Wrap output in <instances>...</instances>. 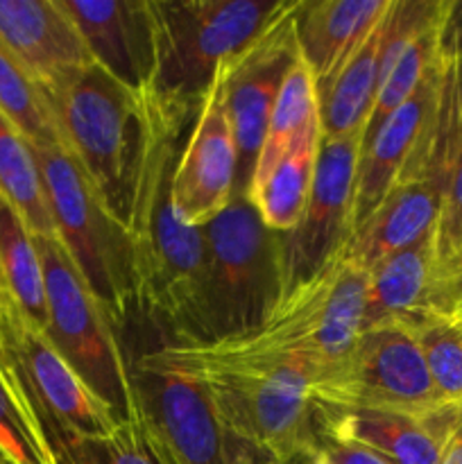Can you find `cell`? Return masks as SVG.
I'll use <instances>...</instances> for the list:
<instances>
[{
    "mask_svg": "<svg viewBox=\"0 0 462 464\" xmlns=\"http://www.w3.org/2000/svg\"><path fill=\"white\" fill-rule=\"evenodd\" d=\"M447 186L435 177L403 179L349 238L344 254L370 272L392 254L430 236L442 211Z\"/></svg>",
    "mask_w": 462,
    "mask_h": 464,
    "instance_id": "obj_19",
    "label": "cell"
},
{
    "mask_svg": "<svg viewBox=\"0 0 462 464\" xmlns=\"http://www.w3.org/2000/svg\"><path fill=\"white\" fill-rule=\"evenodd\" d=\"M0 464H7V462H5V460H3V458H0Z\"/></svg>",
    "mask_w": 462,
    "mask_h": 464,
    "instance_id": "obj_40",
    "label": "cell"
},
{
    "mask_svg": "<svg viewBox=\"0 0 462 464\" xmlns=\"http://www.w3.org/2000/svg\"><path fill=\"white\" fill-rule=\"evenodd\" d=\"M34 240L43 263L48 302L45 338L118 420L130 421L134 408L131 361L118 338V324L91 293L59 238L34 236Z\"/></svg>",
    "mask_w": 462,
    "mask_h": 464,
    "instance_id": "obj_9",
    "label": "cell"
},
{
    "mask_svg": "<svg viewBox=\"0 0 462 464\" xmlns=\"http://www.w3.org/2000/svg\"><path fill=\"white\" fill-rule=\"evenodd\" d=\"M438 62L442 66L462 62V0H442L438 16Z\"/></svg>",
    "mask_w": 462,
    "mask_h": 464,
    "instance_id": "obj_34",
    "label": "cell"
},
{
    "mask_svg": "<svg viewBox=\"0 0 462 464\" xmlns=\"http://www.w3.org/2000/svg\"><path fill=\"white\" fill-rule=\"evenodd\" d=\"M313 464H333V462H331V460H329V458H326V456H324V453H322V451H320V456H317V458H315V460H313Z\"/></svg>",
    "mask_w": 462,
    "mask_h": 464,
    "instance_id": "obj_39",
    "label": "cell"
},
{
    "mask_svg": "<svg viewBox=\"0 0 462 464\" xmlns=\"http://www.w3.org/2000/svg\"><path fill=\"white\" fill-rule=\"evenodd\" d=\"M392 7V0H302L297 44L317 86L340 71Z\"/></svg>",
    "mask_w": 462,
    "mask_h": 464,
    "instance_id": "obj_20",
    "label": "cell"
},
{
    "mask_svg": "<svg viewBox=\"0 0 462 464\" xmlns=\"http://www.w3.org/2000/svg\"><path fill=\"white\" fill-rule=\"evenodd\" d=\"M43 438L54 464H157L134 421H122L104 438H77L59 430H43Z\"/></svg>",
    "mask_w": 462,
    "mask_h": 464,
    "instance_id": "obj_31",
    "label": "cell"
},
{
    "mask_svg": "<svg viewBox=\"0 0 462 464\" xmlns=\"http://www.w3.org/2000/svg\"><path fill=\"white\" fill-rule=\"evenodd\" d=\"M311 397L324 406L401 412L421 420L448 411L415 334L401 322L361 331L347 353L317 376Z\"/></svg>",
    "mask_w": 462,
    "mask_h": 464,
    "instance_id": "obj_10",
    "label": "cell"
},
{
    "mask_svg": "<svg viewBox=\"0 0 462 464\" xmlns=\"http://www.w3.org/2000/svg\"><path fill=\"white\" fill-rule=\"evenodd\" d=\"M315 420L320 438L361 444L392 464H438L448 435L462 421V411L448 408L421 420L401 412L315 403Z\"/></svg>",
    "mask_w": 462,
    "mask_h": 464,
    "instance_id": "obj_17",
    "label": "cell"
},
{
    "mask_svg": "<svg viewBox=\"0 0 462 464\" xmlns=\"http://www.w3.org/2000/svg\"><path fill=\"white\" fill-rule=\"evenodd\" d=\"M462 308V245L451 258L438 263L433 270L428 311L451 313Z\"/></svg>",
    "mask_w": 462,
    "mask_h": 464,
    "instance_id": "obj_33",
    "label": "cell"
},
{
    "mask_svg": "<svg viewBox=\"0 0 462 464\" xmlns=\"http://www.w3.org/2000/svg\"><path fill=\"white\" fill-rule=\"evenodd\" d=\"M438 464H462V421L456 426V430L448 435Z\"/></svg>",
    "mask_w": 462,
    "mask_h": 464,
    "instance_id": "obj_36",
    "label": "cell"
},
{
    "mask_svg": "<svg viewBox=\"0 0 462 464\" xmlns=\"http://www.w3.org/2000/svg\"><path fill=\"white\" fill-rule=\"evenodd\" d=\"M0 458L7 464H54L34 412L7 365H0Z\"/></svg>",
    "mask_w": 462,
    "mask_h": 464,
    "instance_id": "obj_29",
    "label": "cell"
},
{
    "mask_svg": "<svg viewBox=\"0 0 462 464\" xmlns=\"http://www.w3.org/2000/svg\"><path fill=\"white\" fill-rule=\"evenodd\" d=\"M410 326L424 352L433 383L448 408L462 411V308L424 313Z\"/></svg>",
    "mask_w": 462,
    "mask_h": 464,
    "instance_id": "obj_27",
    "label": "cell"
},
{
    "mask_svg": "<svg viewBox=\"0 0 462 464\" xmlns=\"http://www.w3.org/2000/svg\"><path fill=\"white\" fill-rule=\"evenodd\" d=\"M14 313H16V308L12 306L7 293H5L3 285H0V358H3V335L5 331H7L9 322H12Z\"/></svg>",
    "mask_w": 462,
    "mask_h": 464,
    "instance_id": "obj_37",
    "label": "cell"
},
{
    "mask_svg": "<svg viewBox=\"0 0 462 464\" xmlns=\"http://www.w3.org/2000/svg\"><path fill=\"white\" fill-rule=\"evenodd\" d=\"M0 48L50 91L93 63L62 0H0Z\"/></svg>",
    "mask_w": 462,
    "mask_h": 464,
    "instance_id": "obj_16",
    "label": "cell"
},
{
    "mask_svg": "<svg viewBox=\"0 0 462 464\" xmlns=\"http://www.w3.org/2000/svg\"><path fill=\"white\" fill-rule=\"evenodd\" d=\"M365 295L367 272L342 252L320 275L288 290L261 329L190 347L222 361L293 362L317 379L361 335Z\"/></svg>",
    "mask_w": 462,
    "mask_h": 464,
    "instance_id": "obj_4",
    "label": "cell"
},
{
    "mask_svg": "<svg viewBox=\"0 0 462 464\" xmlns=\"http://www.w3.org/2000/svg\"><path fill=\"white\" fill-rule=\"evenodd\" d=\"M95 63L136 91L154 75L149 0H62Z\"/></svg>",
    "mask_w": 462,
    "mask_h": 464,
    "instance_id": "obj_18",
    "label": "cell"
},
{
    "mask_svg": "<svg viewBox=\"0 0 462 464\" xmlns=\"http://www.w3.org/2000/svg\"><path fill=\"white\" fill-rule=\"evenodd\" d=\"M0 198L16 208L32 234L57 238L34 150L3 111H0Z\"/></svg>",
    "mask_w": 462,
    "mask_h": 464,
    "instance_id": "obj_26",
    "label": "cell"
},
{
    "mask_svg": "<svg viewBox=\"0 0 462 464\" xmlns=\"http://www.w3.org/2000/svg\"><path fill=\"white\" fill-rule=\"evenodd\" d=\"M456 72H457V91H460V102H462V62L456 63Z\"/></svg>",
    "mask_w": 462,
    "mask_h": 464,
    "instance_id": "obj_38",
    "label": "cell"
},
{
    "mask_svg": "<svg viewBox=\"0 0 462 464\" xmlns=\"http://www.w3.org/2000/svg\"><path fill=\"white\" fill-rule=\"evenodd\" d=\"M383 21L365 36V41L349 54L347 62L326 84L317 86L322 139L365 134L379 89Z\"/></svg>",
    "mask_w": 462,
    "mask_h": 464,
    "instance_id": "obj_22",
    "label": "cell"
},
{
    "mask_svg": "<svg viewBox=\"0 0 462 464\" xmlns=\"http://www.w3.org/2000/svg\"><path fill=\"white\" fill-rule=\"evenodd\" d=\"M299 5L302 0H284L256 39L243 53L226 59V111L238 145L236 195L247 198L272 107L285 75L299 57Z\"/></svg>",
    "mask_w": 462,
    "mask_h": 464,
    "instance_id": "obj_12",
    "label": "cell"
},
{
    "mask_svg": "<svg viewBox=\"0 0 462 464\" xmlns=\"http://www.w3.org/2000/svg\"><path fill=\"white\" fill-rule=\"evenodd\" d=\"M59 243L118 326L136 311L134 249L125 225L63 145H32Z\"/></svg>",
    "mask_w": 462,
    "mask_h": 464,
    "instance_id": "obj_7",
    "label": "cell"
},
{
    "mask_svg": "<svg viewBox=\"0 0 462 464\" xmlns=\"http://www.w3.org/2000/svg\"><path fill=\"white\" fill-rule=\"evenodd\" d=\"M439 80L442 68L435 63L412 98L379 130L362 139L353 190V231L376 211L399 181L410 179L419 170L438 111Z\"/></svg>",
    "mask_w": 462,
    "mask_h": 464,
    "instance_id": "obj_15",
    "label": "cell"
},
{
    "mask_svg": "<svg viewBox=\"0 0 462 464\" xmlns=\"http://www.w3.org/2000/svg\"><path fill=\"white\" fill-rule=\"evenodd\" d=\"M284 0H149L154 75L163 102L197 113L216 71L243 53Z\"/></svg>",
    "mask_w": 462,
    "mask_h": 464,
    "instance_id": "obj_6",
    "label": "cell"
},
{
    "mask_svg": "<svg viewBox=\"0 0 462 464\" xmlns=\"http://www.w3.org/2000/svg\"><path fill=\"white\" fill-rule=\"evenodd\" d=\"M0 365L12 370L41 433L59 430L77 438H104L122 424L116 412L100 401L98 394L59 356L43 331L18 313H14L3 335Z\"/></svg>",
    "mask_w": 462,
    "mask_h": 464,
    "instance_id": "obj_11",
    "label": "cell"
},
{
    "mask_svg": "<svg viewBox=\"0 0 462 464\" xmlns=\"http://www.w3.org/2000/svg\"><path fill=\"white\" fill-rule=\"evenodd\" d=\"M204 343L261 329L285 295V234L272 231L245 195L204 227Z\"/></svg>",
    "mask_w": 462,
    "mask_h": 464,
    "instance_id": "obj_5",
    "label": "cell"
},
{
    "mask_svg": "<svg viewBox=\"0 0 462 464\" xmlns=\"http://www.w3.org/2000/svg\"><path fill=\"white\" fill-rule=\"evenodd\" d=\"M322 453L333 464H392L371 449L361 447V444L340 442V440L329 438H322Z\"/></svg>",
    "mask_w": 462,
    "mask_h": 464,
    "instance_id": "obj_35",
    "label": "cell"
},
{
    "mask_svg": "<svg viewBox=\"0 0 462 464\" xmlns=\"http://www.w3.org/2000/svg\"><path fill=\"white\" fill-rule=\"evenodd\" d=\"M238 145L226 111V62L216 71L172 172V207L186 227H207L236 195Z\"/></svg>",
    "mask_w": 462,
    "mask_h": 464,
    "instance_id": "obj_14",
    "label": "cell"
},
{
    "mask_svg": "<svg viewBox=\"0 0 462 464\" xmlns=\"http://www.w3.org/2000/svg\"><path fill=\"white\" fill-rule=\"evenodd\" d=\"M442 9V7H439ZM439 16V14H438ZM438 21L430 27H426L397 59H394L392 66L379 77V89H376V102L371 109L370 122H367L365 136H370L371 131L379 130L403 102L412 98L417 89H419L421 82L426 80V75L430 72V68L438 63ZM362 136V139H365Z\"/></svg>",
    "mask_w": 462,
    "mask_h": 464,
    "instance_id": "obj_28",
    "label": "cell"
},
{
    "mask_svg": "<svg viewBox=\"0 0 462 464\" xmlns=\"http://www.w3.org/2000/svg\"><path fill=\"white\" fill-rule=\"evenodd\" d=\"M0 285L18 315L39 331L48 324L43 263L34 234L16 208L0 198Z\"/></svg>",
    "mask_w": 462,
    "mask_h": 464,
    "instance_id": "obj_24",
    "label": "cell"
},
{
    "mask_svg": "<svg viewBox=\"0 0 462 464\" xmlns=\"http://www.w3.org/2000/svg\"><path fill=\"white\" fill-rule=\"evenodd\" d=\"M433 270V234L371 267L367 272L362 331L388 322L412 324L417 317L428 313Z\"/></svg>",
    "mask_w": 462,
    "mask_h": 464,
    "instance_id": "obj_21",
    "label": "cell"
},
{
    "mask_svg": "<svg viewBox=\"0 0 462 464\" xmlns=\"http://www.w3.org/2000/svg\"><path fill=\"white\" fill-rule=\"evenodd\" d=\"M130 376V421L157 464H263L225 429L193 372L152 349L131 361Z\"/></svg>",
    "mask_w": 462,
    "mask_h": 464,
    "instance_id": "obj_8",
    "label": "cell"
},
{
    "mask_svg": "<svg viewBox=\"0 0 462 464\" xmlns=\"http://www.w3.org/2000/svg\"><path fill=\"white\" fill-rule=\"evenodd\" d=\"M62 143L102 202L127 229L148 148V95L91 63L63 84L41 91Z\"/></svg>",
    "mask_w": 462,
    "mask_h": 464,
    "instance_id": "obj_3",
    "label": "cell"
},
{
    "mask_svg": "<svg viewBox=\"0 0 462 464\" xmlns=\"http://www.w3.org/2000/svg\"><path fill=\"white\" fill-rule=\"evenodd\" d=\"M157 349L202 381L225 429L263 464H313L320 456L311 370L293 362L222 361L179 343Z\"/></svg>",
    "mask_w": 462,
    "mask_h": 464,
    "instance_id": "obj_2",
    "label": "cell"
},
{
    "mask_svg": "<svg viewBox=\"0 0 462 464\" xmlns=\"http://www.w3.org/2000/svg\"><path fill=\"white\" fill-rule=\"evenodd\" d=\"M320 143L322 127L320 116H317L303 130L290 152L276 163L267 179L254 193H249L247 199L256 207L263 222L272 231L290 234L297 229L308 207V198H311Z\"/></svg>",
    "mask_w": 462,
    "mask_h": 464,
    "instance_id": "obj_23",
    "label": "cell"
},
{
    "mask_svg": "<svg viewBox=\"0 0 462 464\" xmlns=\"http://www.w3.org/2000/svg\"><path fill=\"white\" fill-rule=\"evenodd\" d=\"M433 240L435 266L451 258L462 245V140L451 175H448L447 190H444L442 211H439L438 225H435Z\"/></svg>",
    "mask_w": 462,
    "mask_h": 464,
    "instance_id": "obj_32",
    "label": "cell"
},
{
    "mask_svg": "<svg viewBox=\"0 0 462 464\" xmlns=\"http://www.w3.org/2000/svg\"><path fill=\"white\" fill-rule=\"evenodd\" d=\"M362 136L322 139L311 198L297 229L285 234V293L329 267L353 231V190Z\"/></svg>",
    "mask_w": 462,
    "mask_h": 464,
    "instance_id": "obj_13",
    "label": "cell"
},
{
    "mask_svg": "<svg viewBox=\"0 0 462 464\" xmlns=\"http://www.w3.org/2000/svg\"><path fill=\"white\" fill-rule=\"evenodd\" d=\"M149 131L127 222L136 267V311L168 326L179 344L204 343V227H186L172 207L179 140L195 113L145 89Z\"/></svg>",
    "mask_w": 462,
    "mask_h": 464,
    "instance_id": "obj_1",
    "label": "cell"
},
{
    "mask_svg": "<svg viewBox=\"0 0 462 464\" xmlns=\"http://www.w3.org/2000/svg\"><path fill=\"white\" fill-rule=\"evenodd\" d=\"M0 111L30 145H63L39 86L0 48Z\"/></svg>",
    "mask_w": 462,
    "mask_h": 464,
    "instance_id": "obj_30",
    "label": "cell"
},
{
    "mask_svg": "<svg viewBox=\"0 0 462 464\" xmlns=\"http://www.w3.org/2000/svg\"><path fill=\"white\" fill-rule=\"evenodd\" d=\"M317 116H320V109H317L315 75H313L308 63L303 62L302 53H299L297 62L293 63V68L285 75L279 95L274 100V107H272L265 139H263L256 168H254L252 181H249L247 198L267 179V175L274 170L276 163L290 152V148L297 143L303 130Z\"/></svg>",
    "mask_w": 462,
    "mask_h": 464,
    "instance_id": "obj_25",
    "label": "cell"
}]
</instances>
